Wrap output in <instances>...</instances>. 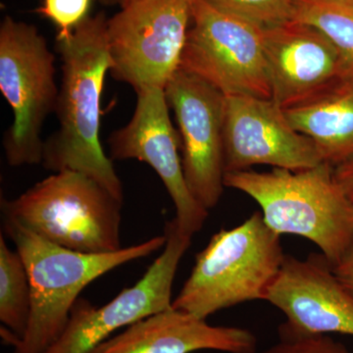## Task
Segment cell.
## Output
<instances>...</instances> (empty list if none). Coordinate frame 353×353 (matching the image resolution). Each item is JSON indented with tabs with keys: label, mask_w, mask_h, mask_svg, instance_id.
Instances as JSON below:
<instances>
[{
	"label": "cell",
	"mask_w": 353,
	"mask_h": 353,
	"mask_svg": "<svg viewBox=\"0 0 353 353\" xmlns=\"http://www.w3.org/2000/svg\"><path fill=\"white\" fill-rule=\"evenodd\" d=\"M108 20L88 16L66 38H57L62 62L58 130L44 141L41 165L53 173L75 171L124 201V188L101 141V95L111 59Z\"/></svg>",
	"instance_id": "6da1fadb"
},
{
	"label": "cell",
	"mask_w": 353,
	"mask_h": 353,
	"mask_svg": "<svg viewBox=\"0 0 353 353\" xmlns=\"http://www.w3.org/2000/svg\"><path fill=\"white\" fill-rule=\"evenodd\" d=\"M31 284L32 308L25 336L12 353H44L63 333L79 296L87 285L121 265L163 248L166 236H153L116 252H74L44 240L29 230L3 221Z\"/></svg>",
	"instance_id": "7a4b0ae2"
},
{
	"label": "cell",
	"mask_w": 353,
	"mask_h": 353,
	"mask_svg": "<svg viewBox=\"0 0 353 353\" xmlns=\"http://www.w3.org/2000/svg\"><path fill=\"white\" fill-rule=\"evenodd\" d=\"M224 185L254 199L272 231L315 243L332 267L353 245V204L328 162L301 171L231 172Z\"/></svg>",
	"instance_id": "3957f363"
},
{
	"label": "cell",
	"mask_w": 353,
	"mask_h": 353,
	"mask_svg": "<svg viewBox=\"0 0 353 353\" xmlns=\"http://www.w3.org/2000/svg\"><path fill=\"white\" fill-rule=\"evenodd\" d=\"M281 236L257 211L239 226L220 230L197 253L172 306L206 320L223 309L265 301L284 263Z\"/></svg>",
	"instance_id": "277c9868"
},
{
	"label": "cell",
	"mask_w": 353,
	"mask_h": 353,
	"mask_svg": "<svg viewBox=\"0 0 353 353\" xmlns=\"http://www.w3.org/2000/svg\"><path fill=\"white\" fill-rule=\"evenodd\" d=\"M123 202L94 179L75 171L53 173L13 199L1 197L2 221L74 252L122 250Z\"/></svg>",
	"instance_id": "5b68a950"
},
{
	"label": "cell",
	"mask_w": 353,
	"mask_h": 353,
	"mask_svg": "<svg viewBox=\"0 0 353 353\" xmlns=\"http://www.w3.org/2000/svg\"><path fill=\"white\" fill-rule=\"evenodd\" d=\"M55 70V55L38 29L6 16L0 25V90L13 112L2 141L11 167L43 161L41 131L59 94Z\"/></svg>",
	"instance_id": "8992f818"
},
{
	"label": "cell",
	"mask_w": 353,
	"mask_h": 353,
	"mask_svg": "<svg viewBox=\"0 0 353 353\" xmlns=\"http://www.w3.org/2000/svg\"><path fill=\"white\" fill-rule=\"evenodd\" d=\"M194 0H131L108 20L110 74L137 92L166 88L181 60Z\"/></svg>",
	"instance_id": "52a82bcc"
},
{
	"label": "cell",
	"mask_w": 353,
	"mask_h": 353,
	"mask_svg": "<svg viewBox=\"0 0 353 353\" xmlns=\"http://www.w3.org/2000/svg\"><path fill=\"white\" fill-rule=\"evenodd\" d=\"M180 69L224 95L272 99L263 28L194 0Z\"/></svg>",
	"instance_id": "ba28073f"
},
{
	"label": "cell",
	"mask_w": 353,
	"mask_h": 353,
	"mask_svg": "<svg viewBox=\"0 0 353 353\" xmlns=\"http://www.w3.org/2000/svg\"><path fill=\"white\" fill-rule=\"evenodd\" d=\"M164 234L161 254L136 284L99 307L78 299L63 333L44 353H90L118 330L171 308L174 279L192 236L180 229L175 218L166 223Z\"/></svg>",
	"instance_id": "9c48e42d"
},
{
	"label": "cell",
	"mask_w": 353,
	"mask_h": 353,
	"mask_svg": "<svg viewBox=\"0 0 353 353\" xmlns=\"http://www.w3.org/2000/svg\"><path fill=\"white\" fill-rule=\"evenodd\" d=\"M165 94L178 123L185 183L209 211L219 203L225 188V95L182 69L166 85Z\"/></svg>",
	"instance_id": "30bf717a"
},
{
	"label": "cell",
	"mask_w": 353,
	"mask_h": 353,
	"mask_svg": "<svg viewBox=\"0 0 353 353\" xmlns=\"http://www.w3.org/2000/svg\"><path fill=\"white\" fill-rule=\"evenodd\" d=\"M112 160L136 159L157 172L176 209L180 229L194 236L201 231L208 210L190 194L183 176L180 134L172 124L165 90L146 88L137 92V104L126 126L108 139Z\"/></svg>",
	"instance_id": "8fae6325"
},
{
	"label": "cell",
	"mask_w": 353,
	"mask_h": 353,
	"mask_svg": "<svg viewBox=\"0 0 353 353\" xmlns=\"http://www.w3.org/2000/svg\"><path fill=\"white\" fill-rule=\"evenodd\" d=\"M325 162L317 145L297 132L272 99L225 95V174L254 165L301 171Z\"/></svg>",
	"instance_id": "7c38bea8"
},
{
	"label": "cell",
	"mask_w": 353,
	"mask_h": 353,
	"mask_svg": "<svg viewBox=\"0 0 353 353\" xmlns=\"http://www.w3.org/2000/svg\"><path fill=\"white\" fill-rule=\"evenodd\" d=\"M263 34L272 101L284 110L345 80L338 50L315 28L292 20Z\"/></svg>",
	"instance_id": "4fadbf2b"
},
{
	"label": "cell",
	"mask_w": 353,
	"mask_h": 353,
	"mask_svg": "<svg viewBox=\"0 0 353 353\" xmlns=\"http://www.w3.org/2000/svg\"><path fill=\"white\" fill-rule=\"evenodd\" d=\"M265 301L284 313L282 326L290 331L353 336V299L322 253L305 259L285 254Z\"/></svg>",
	"instance_id": "5bb4252c"
},
{
	"label": "cell",
	"mask_w": 353,
	"mask_h": 353,
	"mask_svg": "<svg viewBox=\"0 0 353 353\" xmlns=\"http://www.w3.org/2000/svg\"><path fill=\"white\" fill-rule=\"evenodd\" d=\"M256 348L250 330L213 326L172 306L123 329L90 353H256Z\"/></svg>",
	"instance_id": "9a60e30c"
},
{
	"label": "cell",
	"mask_w": 353,
	"mask_h": 353,
	"mask_svg": "<svg viewBox=\"0 0 353 353\" xmlns=\"http://www.w3.org/2000/svg\"><path fill=\"white\" fill-rule=\"evenodd\" d=\"M285 113L292 126L317 145L325 162L334 166L352 157L353 79Z\"/></svg>",
	"instance_id": "2e32d148"
},
{
	"label": "cell",
	"mask_w": 353,
	"mask_h": 353,
	"mask_svg": "<svg viewBox=\"0 0 353 353\" xmlns=\"http://www.w3.org/2000/svg\"><path fill=\"white\" fill-rule=\"evenodd\" d=\"M292 20L311 26L333 43L345 79H353V1L296 0Z\"/></svg>",
	"instance_id": "e0dca14e"
},
{
	"label": "cell",
	"mask_w": 353,
	"mask_h": 353,
	"mask_svg": "<svg viewBox=\"0 0 353 353\" xmlns=\"http://www.w3.org/2000/svg\"><path fill=\"white\" fill-rule=\"evenodd\" d=\"M32 294L29 275L17 250H11L0 234V321L21 340L31 316Z\"/></svg>",
	"instance_id": "ac0fdd59"
},
{
	"label": "cell",
	"mask_w": 353,
	"mask_h": 353,
	"mask_svg": "<svg viewBox=\"0 0 353 353\" xmlns=\"http://www.w3.org/2000/svg\"><path fill=\"white\" fill-rule=\"evenodd\" d=\"M211 6L259 26L270 28L294 18L296 0H205Z\"/></svg>",
	"instance_id": "d6986e66"
},
{
	"label": "cell",
	"mask_w": 353,
	"mask_h": 353,
	"mask_svg": "<svg viewBox=\"0 0 353 353\" xmlns=\"http://www.w3.org/2000/svg\"><path fill=\"white\" fill-rule=\"evenodd\" d=\"M279 336L277 343L259 353H353L329 334L296 333L281 325Z\"/></svg>",
	"instance_id": "ffe728a7"
},
{
	"label": "cell",
	"mask_w": 353,
	"mask_h": 353,
	"mask_svg": "<svg viewBox=\"0 0 353 353\" xmlns=\"http://www.w3.org/2000/svg\"><path fill=\"white\" fill-rule=\"evenodd\" d=\"M92 0H43L37 12L57 28V38H66L88 17Z\"/></svg>",
	"instance_id": "44dd1931"
},
{
	"label": "cell",
	"mask_w": 353,
	"mask_h": 353,
	"mask_svg": "<svg viewBox=\"0 0 353 353\" xmlns=\"http://www.w3.org/2000/svg\"><path fill=\"white\" fill-rule=\"evenodd\" d=\"M332 268L336 277L353 299V245Z\"/></svg>",
	"instance_id": "7402d4cb"
},
{
	"label": "cell",
	"mask_w": 353,
	"mask_h": 353,
	"mask_svg": "<svg viewBox=\"0 0 353 353\" xmlns=\"http://www.w3.org/2000/svg\"><path fill=\"white\" fill-rule=\"evenodd\" d=\"M334 176L345 196L353 204V155L345 161L334 165Z\"/></svg>",
	"instance_id": "603a6c76"
},
{
	"label": "cell",
	"mask_w": 353,
	"mask_h": 353,
	"mask_svg": "<svg viewBox=\"0 0 353 353\" xmlns=\"http://www.w3.org/2000/svg\"><path fill=\"white\" fill-rule=\"evenodd\" d=\"M99 1L106 6H120L122 7L126 3L127 0H99Z\"/></svg>",
	"instance_id": "cb8c5ba5"
},
{
	"label": "cell",
	"mask_w": 353,
	"mask_h": 353,
	"mask_svg": "<svg viewBox=\"0 0 353 353\" xmlns=\"http://www.w3.org/2000/svg\"><path fill=\"white\" fill-rule=\"evenodd\" d=\"M129 1H131V0H127L126 3H128V2H129ZM126 3H125V4H126ZM125 4H124V6H125Z\"/></svg>",
	"instance_id": "d4e9b609"
},
{
	"label": "cell",
	"mask_w": 353,
	"mask_h": 353,
	"mask_svg": "<svg viewBox=\"0 0 353 353\" xmlns=\"http://www.w3.org/2000/svg\"><path fill=\"white\" fill-rule=\"evenodd\" d=\"M350 1H353V0H350Z\"/></svg>",
	"instance_id": "484cf974"
}]
</instances>
